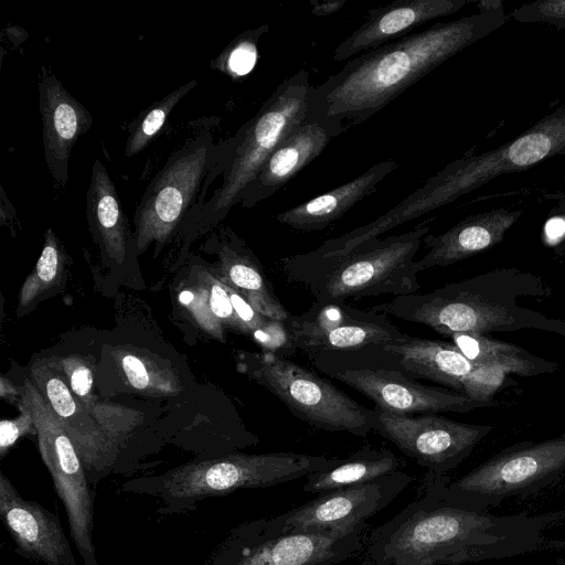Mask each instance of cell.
Instances as JSON below:
<instances>
[{"instance_id":"1","label":"cell","mask_w":565,"mask_h":565,"mask_svg":"<svg viewBox=\"0 0 565 565\" xmlns=\"http://www.w3.org/2000/svg\"><path fill=\"white\" fill-rule=\"evenodd\" d=\"M479 11L411 33L350 60L311 87L307 119L335 137L377 114L437 66L505 23L502 1L478 3Z\"/></svg>"},{"instance_id":"2","label":"cell","mask_w":565,"mask_h":565,"mask_svg":"<svg viewBox=\"0 0 565 565\" xmlns=\"http://www.w3.org/2000/svg\"><path fill=\"white\" fill-rule=\"evenodd\" d=\"M541 521L493 516L447 502L434 472L418 495L387 522L369 529L359 556L362 565H458L511 556L539 543Z\"/></svg>"},{"instance_id":"3","label":"cell","mask_w":565,"mask_h":565,"mask_svg":"<svg viewBox=\"0 0 565 565\" xmlns=\"http://www.w3.org/2000/svg\"><path fill=\"white\" fill-rule=\"evenodd\" d=\"M543 279L520 268H498L427 294L395 297L373 311L427 326L437 333L486 335L492 332L542 330L565 337V321L524 307L526 298L551 294Z\"/></svg>"},{"instance_id":"4","label":"cell","mask_w":565,"mask_h":565,"mask_svg":"<svg viewBox=\"0 0 565 565\" xmlns=\"http://www.w3.org/2000/svg\"><path fill=\"white\" fill-rule=\"evenodd\" d=\"M311 87L308 71L285 78L255 116L221 142L220 160L203 183L194 205L198 210L189 213L182 228L209 230L239 204L273 151L305 121Z\"/></svg>"},{"instance_id":"5","label":"cell","mask_w":565,"mask_h":565,"mask_svg":"<svg viewBox=\"0 0 565 565\" xmlns=\"http://www.w3.org/2000/svg\"><path fill=\"white\" fill-rule=\"evenodd\" d=\"M341 458L296 452L231 454L198 458L162 475L131 479L122 492L150 495L160 501L156 512H193L200 501L225 497L239 489L268 488L334 467Z\"/></svg>"},{"instance_id":"6","label":"cell","mask_w":565,"mask_h":565,"mask_svg":"<svg viewBox=\"0 0 565 565\" xmlns=\"http://www.w3.org/2000/svg\"><path fill=\"white\" fill-rule=\"evenodd\" d=\"M428 231L425 221L405 233L364 243L339 260L285 277L303 285L318 302L412 295L420 289L415 256Z\"/></svg>"},{"instance_id":"7","label":"cell","mask_w":565,"mask_h":565,"mask_svg":"<svg viewBox=\"0 0 565 565\" xmlns=\"http://www.w3.org/2000/svg\"><path fill=\"white\" fill-rule=\"evenodd\" d=\"M324 374L351 386L376 404L380 411L397 415L468 413L498 406V401H477L445 387L424 385L388 364L379 348L323 352L309 356Z\"/></svg>"},{"instance_id":"8","label":"cell","mask_w":565,"mask_h":565,"mask_svg":"<svg viewBox=\"0 0 565 565\" xmlns=\"http://www.w3.org/2000/svg\"><path fill=\"white\" fill-rule=\"evenodd\" d=\"M243 370L309 426L365 438L375 430L376 411L366 408L331 382L269 351L245 354Z\"/></svg>"},{"instance_id":"9","label":"cell","mask_w":565,"mask_h":565,"mask_svg":"<svg viewBox=\"0 0 565 565\" xmlns=\"http://www.w3.org/2000/svg\"><path fill=\"white\" fill-rule=\"evenodd\" d=\"M221 151V142L215 143L210 132L202 134L175 150L153 175L134 216L135 246L139 252L151 243L159 249L182 228Z\"/></svg>"},{"instance_id":"10","label":"cell","mask_w":565,"mask_h":565,"mask_svg":"<svg viewBox=\"0 0 565 565\" xmlns=\"http://www.w3.org/2000/svg\"><path fill=\"white\" fill-rule=\"evenodd\" d=\"M564 471L565 436H561L505 449L455 481L446 475L434 472V477L447 502L481 512L546 486Z\"/></svg>"},{"instance_id":"11","label":"cell","mask_w":565,"mask_h":565,"mask_svg":"<svg viewBox=\"0 0 565 565\" xmlns=\"http://www.w3.org/2000/svg\"><path fill=\"white\" fill-rule=\"evenodd\" d=\"M30 409L44 465L61 499L71 539L84 565H99L93 541L96 490L88 481L82 458L64 425L39 388L29 379L18 387Z\"/></svg>"},{"instance_id":"12","label":"cell","mask_w":565,"mask_h":565,"mask_svg":"<svg viewBox=\"0 0 565 565\" xmlns=\"http://www.w3.org/2000/svg\"><path fill=\"white\" fill-rule=\"evenodd\" d=\"M367 531L282 532L256 519L233 527L204 565H341L359 556Z\"/></svg>"},{"instance_id":"13","label":"cell","mask_w":565,"mask_h":565,"mask_svg":"<svg viewBox=\"0 0 565 565\" xmlns=\"http://www.w3.org/2000/svg\"><path fill=\"white\" fill-rule=\"evenodd\" d=\"M557 154H565V106L491 151L450 162L427 180V198L438 209L500 174L529 169Z\"/></svg>"},{"instance_id":"14","label":"cell","mask_w":565,"mask_h":565,"mask_svg":"<svg viewBox=\"0 0 565 565\" xmlns=\"http://www.w3.org/2000/svg\"><path fill=\"white\" fill-rule=\"evenodd\" d=\"M414 481L403 470L374 480L319 493L281 514L263 518L282 532L347 533L369 525L367 520L388 507Z\"/></svg>"},{"instance_id":"15","label":"cell","mask_w":565,"mask_h":565,"mask_svg":"<svg viewBox=\"0 0 565 565\" xmlns=\"http://www.w3.org/2000/svg\"><path fill=\"white\" fill-rule=\"evenodd\" d=\"M292 347L308 358L323 352L358 351L404 338L386 315L348 302H318L285 322Z\"/></svg>"},{"instance_id":"16","label":"cell","mask_w":565,"mask_h":565,"mask_svg":"<svg viewBox=\"0 0 565 565\" xmlns=\"http://www.w3.org/2000/svg\"><path fill=\"white\" fill-rule=\"evenodd\" d=\"M376 411L375 430L417 465L438 475L457 468L492 430V426L430 415Z\"/></svg>"},{"instance_id":"17","label":"cell","mask_w":565,"mask_h":565,"mask_svg":"<svg viewBox=\"0 0 565 565\" xmlns=\"http://www.w3.org/2000/svg\"><path fill=\"white\" fill-rule=\"evenodd\" d=\"M384 360L411 379L429 380L477 401H492L504 371L476 363L452 343L405 335L379 344Z\"/></svg>"},{"instance_id":"18","label":"cell","mask_w":565,"mask_h":565,"mask_svg":"<svg viewBox=\"0 0 565 565\" xmlns=\"http://www.w3.org/2000/svg\"><path fill=\"white\" fill-rule=\"evenodd\" d=\"M0 518L21 556L46 565L76 563L58 516L39 502L24 499L3 472Z\"/></svg>"},{"instance_id":"19","label":"cell","mask_w":565,"mask_h":565,"mask_svg":"<svg viewBox=\"0 0 565 565\" xmlns=\"http://www.w3.org/2000/svg\"><path fill=\"white\" fill-rule=\"evenodd\" d=\"M467 0H396L372 9L364 21L334 50L332 60L343 62L411 34L431 20L461 10Z\"/></svg>"},{"instance_id":"20","label":"cell","mask_w":565,"mask_h":565,"mask_svg":"<svg viewBox=\"0 0 565 565\" xmlns=\"http://www.w3.org/2000/svg\"><path fill=\"white\" fill-rule=\"evenodd\" d=\"M39 108L46 167L57 184L68 179V162L76 141L89 130L93 118L88 109L71 95L55 74L39 83Z\"/></svg>"},{"instance_id":"21","label":"cell","mask_w":565,"mask_h":565,"mask_svg":"<svg viewBox=\"0 0 565 565\" xmlns=\"http://www.w3.org/2000/svg\"><path fill=\"white\" fill-rule=\"evenodd\" d=\"M521 215L520 210L495 209L469 215L439 235L427 234L423 238L427 252L415 260L417 271L448 266L498 245Z\"/></svg>"},{"instance_id":"22","label":"cell","mask_w":565,"mask_h":565,"mask_svg":"<svg viewBox=\"0 0 565 565\" xmlns=\"http://www.w3.org/2000/svg\"><path fill=\"white\" fill-rule=\"evenodd\" d=\"M333 138L335 135L330 128L306 118L273 151L256 179L243 193L239 205L253 207L275 194L312 162Z\"/></svg>"},{"instance_id":"23","label":"cell","mask_w":565,"mask_h":565,"mask_svg":"<svg viewBox=\"0 0 565 565\" xmlns=\"http://www.w3.org/2000/svg\"><path fill=\"white\" fill-rule=\"evenodd\" d=\"M396 168L393 160L377 162L349 182L279 213L276 221L301 232L323 230L374 192Z\"/></svg>"},{"instance_id":"24","label":"cell","mask_w":565,"mask_h":565,"mask_svg":"<svg viewBox=\"0 0 565 565\" xmlns=\"http://www.w3.org/2000/svg\"><path fill=\"white\" fill-rule=\"evenodd\" d=\"M223 234L220 258L227 286L263 316L286 322L291 313L276 296L257 257L232 231Z\"/></svg>"},{"instance_id":"25","label":"cell","mask_w":565,"mask_h":565,"mask_svg":"<svg viewBox=\"0 0 565 565\" xmlns=\"http://www.w3.org/2000/svg\"><path fill=\"white\" fill-rule=\"evenodd\" d=\"M86 217L89 231L104 255L121 262L130 238L126 213L105 166L96 159L86 192Z\"/></svg>"},{"instance_id":"26","label":"cell","mask_w":565,"mask_h":565,"mask_svg":"<svg viewBox=\"0 0 565 565\" xmlns=\"http://www.w3.org/2000/svg\"><path fill=\"white\" fill-rule=\"evenodd\" d=\"M404 466L390 449L365 445L349 457L341 458L334 467L307 476L302 489L319 494L401 471Z\"/></svg>"},{"instance_id":"27","label":"cell","mask_w":565,"mask_h":565,"mask_svg":"<svg viewBox=\"0 0 565 565\" xmlns=\"http://www.w3.org/2000/svg\"><path fill=\"white\" fill-rule=\"evenodd\" d=\"M451 343L469 360L498 367L505 373L533 376L557 370L553 362L543 360L524 349L486 335L471 333H452Z\"/></svg>"},{"instance_id":"28","label":"cell","mask_w":565,"mask_h":565,"mask_svg":"<svg viewBox=\"0 0 565 565\" xmlns=\"http://www.w3.org/2000/svg\"><path fill=\"white\" fill-rule=\"evenodd\" d=\"M64 260L63 247L52 228H49L36 266L22 286L18 309L20 315L56 284L62 275Z\"/></svg>"},{"instance_id":"29","label":"cell","mask_w":565,"mask_h":565,"mask_svg":"<svg viewBox=\"0 0 565 565\" xmlns=\"http://www.w3.org/2000/svg\"><path fill=\"white\" fill-rule=\"evenodd\" d=\"M198 84L192 79L162 99L153 103L134 124L127 138L125 157L130 158L141 152L160 132L173 108Z\"/></svg>"},{"instance_id":"30","label":"cell","mask_w":565,"mask_h":565,"mask_svg":"<svg viewBox=\"0 0 565 565\" xmlns=\"http://www.w3.org/2000/svg\"><path fill=\"white\" fill-rule=\"evenodd\" d=\"M268 31L269 26L263 24L241 33L212 61L210 67L232 79L247 75L256 65L259 40Z\"/></svg>"},{"instance_id":"31","label":"cell","mask_w":565,"mask_h":565,"mask_svg":"<svg viewBox=\"0 0 565 565\" xmlns=\"http://www.w3.org/2000/svg\"><path fill=\"white\" fill-rule=\"evenodd\" d=\"M35 385L47 401L63 425L71 422L77 412L76 402L64 380L55 374L47 362L32 367Z\"/></svg>"},{"instance_id":"32","label":"cell","mask_w":565,"mask_h":565,"mask_svg":"<svg viewBox=\"0 0 565 565\" xmlns=\"http://www.w3.org/2000/svg\"><path fill=\"white\" fill-rule=\"evenodd\" d=\"M511 18L521 23H546L565 30V0H537L516 8Z\"/></svg>"},{"instance_id":"33","label":"cell","mask_w":565,"mask_h":565,"mask_svg":"<svg viewBox=\"0 0 565 565\" xmlns=\"http://www.w3.org/2000/svg\"><path fill=\"white\" fill-rule=\"evenodd\" d=\"M120 365L126 375L129 384L139 391L157 390L166 392L164 388L158 384L159 375L156 372L149 371L147 364L137 355L125 353L120 358Z\"/></svg>"},{"instance_id":"34","label":"cell","mask_w":565,"mask_h":565,"mask_svg":"<svg viewBox=\"0 0 565 565\" xmlns=\"http://www.w3.org/2000/svg\"><path fill=\"white\" fill-rule=\"evenodd\" d=\"M21 415L13 420L2 419L0 423V455L4 457L19 438L26 434H36L33 416L21 402Z\"/></svg>"},{"instance_id":"35","label":"cell","mask_w":565,"mask_h":565,"mask_svg":"<svg viewBox=\"0 0 565 565\" xmlns=\"http://www.w3.org/2000/svg\"><path fill=\"white\" fill-rule=\"evenodd\" d=\"M61 365L72 391L84 399V405H88L93 385V373L88 364L81 358L67 356L62 360Z\"/></svg>"},{"instance_id":"36","label":"cell","mask_w":565,"mask_h":565,"mask_svg":"<svg viewBox=\"0 0 565 565\" xmlns=\"http://www.w3.org/2000/svg\"><path fill=\"white\" fill-rule=\"evenodd\" d=\"M347 3V0H327V1H318L310 0L311 12L316 17H327L333 14L342 9V7Z\"/></svg>"},{"instance_id":"37","label":"cell","mask_w":565,"mask_h":565,"mask_svg":"<svg viewBox=\"0 0 565 565\" xmlns=\"http://www.w3.org/2000/svg\"><path fill=\"white\" fill-rule=\"evenodd\" d=\"M547 238L555 241L565 234V218L554 217L551 218L545 226Z\"/></svg>"},{"instance_id":"38","label":"cell","mask_w":565,"mask_h":565,"mask_svg":"<svg viewBox=\"0 0 565 565\" xmlns=\"http://www.w3.org/2000/svg\"><path fill=\"white\" fill-rule=\"evenodd\" d=\"M72 565H77V563H74V564H72Z\"/></svg>"}]
</instances>
